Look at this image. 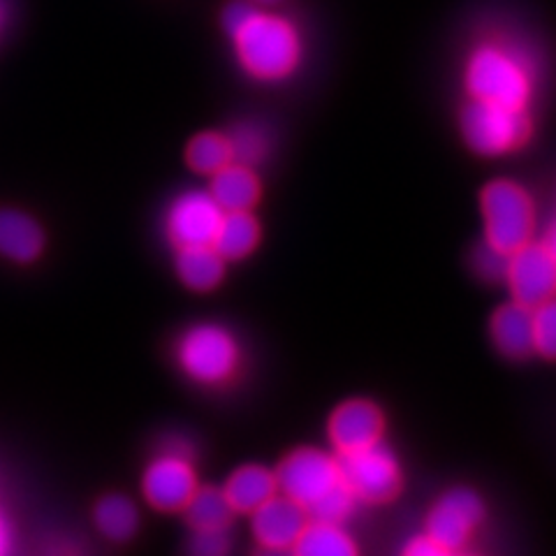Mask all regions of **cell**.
I'll return each instance as SVG.
<instances>
[{
  "mask_svg": "<svg viewBox=\"0 0 556 556\" xmlns=\"http://www.w3.org/2000/svg\"><path fill=\"white\" fill-rule=\"evenodd\" d=\"M230 35L241 65L257 79L288 77L300 63V38L281 16L260 14L253 8Z\"/></svg>",
  "mask_w": 556,
  "mask_h": 556,
  "instance_id": "6da1fadb",
  "label": "cell"
},
{
  "mask_svg": "<svg viewBox=\"0 0 556 556\" xmlns=\"http://www.w3.org/2000/svg\"><path fill=\"white\" fill-rule=\"evenodd\" d=\"M466 89L473 100L525 110L531 98V75L527 63L508 47L482 45L468 61Z\"/></svg>",
  "mask_w": 556,
  "mask_h": 556,
  "instance_id": "7a4b0ae2",
  "label": "cell"
},
{
  "mask_svg": "<svg viewBox=\"0 0 556 556\" xmlns=\"http://www.w3.org/2000/svg\"><path fill=\"white\" fill-rule=\"evenodd\" d=\"M486 243L501 253H515L531 241L533 204L531 198L513 181H494L482 193Z\"/></svg>",
  "mask_w": 556,
  "mask_h": 556,
  "instance_id": "3957f363",
  "label": "cell"
},
{
  "mask_svg": "<svg viewBox=\"0 0 556 556\" xmlns=\"http://www.w3.org/2000/svg\"><path fill=\"white\" fill-rule=\"evenodd\" d=\"M462 128L473 151L482 155H501L527 142L531 121L519 108L473 100L462 114Z\"/></svg>",
  "mask_w": 556,
  "mask_h": 556,
  "instance_id": "277c9868",
  "label": "cell"
},
{
  "mask_svg": "<svg viewBox=\"0 0 556 556\" xmlns=\"http://www.w3.org/2000/svg\"><path fill=\"white\" fill-rule=\"evenodd\" d=\"M341 480L359 501L382 503L390 501L402 490V468H399L392 452L374 443L357 452L339 455Z\"/></svg>",
  "mask_w": 556,
  "mask_h": 556,
  "instance_id": "5b68a950",
  "label": "cell"
},
{
  "mask_svg": "<svg viewBox=\"0 0 556 556\" xmlns=\"http://www.w3.org/2000/svg\"><path fill=\"white\" fill-rule=\"evenodd\" d=\"M181 367L200 382L228 380L239 362L237 343L228 329L218 325H200L184 334L179 343Z\"/></svg>",
  "mask_w": 556,
  "mask_h": 556,
  "instance_id": "8992f818",
  "label": "cell"
},
{
  "mask_svg": "<svg viewBox=\"0 0 556 556\" xmlns=\"http://www.w3.org/2000/svg\"><path fill=\"white\" fill-rule=\"evenodd\" d=\"M341 482L339 462L327 452L311 447L294 450L278 466L276 473V484L281 486L283 494L298 501L306 510Z\"/></svg>",
  "mask_w": 556,
  "mask_h": 556,
  "instance_id": "52a82bcc",
  "label": "cell"
},
{
  "mask_svg": "<svg viewBox=\"0 0 556 556\" xmlns=\"http://www.w3.org/2000/svg\"><path fill=\"white\" fill-rule=\"evenodd\" d=\"M515 302L529 308L556 298V260L545 243H525L508 255L506 276Z\"/></svg>",
  "mask_w": 556,
  "mask_h": 556,
  "instance_id": "ba28073f",
  "label": "cell"
},
{
  "mask_svg": "<svg viewBox=\"0 0 556 556\" xmlns=\"http://www.w3.org/2000/svg\"><path fill=\"white\" fill-rule=\"evenodd\" d=\"M482 521V503L471 490L447 492L429 513L427 535L443 552L462 549Z\"/></svg>",
  "mask_w": 556,
  "mask_h": 556,
  "instance_id": "9c48e42d",
  "label": "cell"
},
{
  "mask_svg": "<svg viewBox=\"0 0 556 556\" xmlns=\"http://www.w3.org/2000/svg\"><path fill=\"white\" fill-rule=\"evenodd\" d=\"M223 214L225 212L212 195L206 193L181 195L177 202H174V206L167 214V235L179 249L206 247V243L214 241Z\"/></svg>",
  "mask_w": 556,
  "mask_h": 556,
  "instance_id": "30bf717a",
  "label": "cell"
},
{
  "mask_svg": "<svg viewBox=\"0 0 556 556\" xmlns=\"http://www.w3.org/2000/svg\"><path fill=\"white\" fill-rule=\"evenodd\" d=\"M308 513L290 496H269L253 510V533L267 549H286L298 543L308 525Z\"/></svg>",
  "mask_w": 556,
  "mask_h": 556,
  "instance_id": "8fae6325",
  "label": "cell"
},
{
  "mask_svg": "<svg viewBox=\"0 0 556 556\" xmlns=\"http://www.w3.org/2000/svg\"><path fill=\"white\" fill-rule=\"evenodd\" d=\"M195 476L184 457L165 455L144 473V496L159 510H181L195 494Z\"/></svg>",
  "mask_w": 556,
  "mask_h": 556,
  "instance_id": "7c38bea8",
  "label": "cell"
},
{
  "mask_svg": "<svg viewBox=\"0 0 556 556\" xmlns=\"http://www.w3.org/2000/svg\"><path fill=\"white\" fill-rule=\"evenodd\" d=\"M380 433V410L369 402H362V399L345 402L334 410L332 420H329V439H332L339 455H348V452H357L362 447L378 443Z\"/></svg>",
  "mask_w": 556,
  "mask_h": 556,
  "instance_id": "4fadbf2b",
  "label": "cell"
},
{
  "mask_svg": "<svg viewBox=\"0 0 556 556\" xmlns=\"http://www.w3.org/2000/svg\"><path fill=\"white\" fill-rule=\"evenodd\" d=\"M45 247V235L38 220L16 208H0V255L14 263H30Z\"/></svg>",
  "mask_w": 556,
  "mask_h": 556,
  "instance_id": "5bb4252c",
  "label": "cell"
},
{
  "mask_svg": "<svg viewBox=\"0 0 556 556\" xmlns=\"http://www.w3.org/2000/svg\"><path fill=\"white\" fill-rule=\"evenodd\" d=\"M492 339L508 357H527L533 353V308L513 302L501 306L492 318Z\"/></svg>",
  "mask_w": 556,
  "mask_h": 556,
  "instance_id": "9a60e30c",
  "label": "cell"
},
{
  "mask_svg": "<svg viewBox=\"0 0 556 556\" xmlns=\"http://www.w3.org/2000/svg\"><path fill=\"white\" fill-rule=\"evenodd\" d=\"M212 195L223 212H249L260 195V184L249 165L230 163L214 172Z\"/></svg>",
  "mask_w": 556,
  "mask_h": 556,
  "instance_id": "2e32d148",
  "label": "cell"
},
{
  "mask_svg": "<svg viewBox=\"0 0 556 556\" xmlns=\"http://www.w3.org/2000/svg\"><path fill=\"white\" fill-rule=\"evenodd\" d=\"M274 492L276 476H271L263 466H243L225 484V496H228L232 510L239 513H253L269 496H274Z\"/></svg>",
  "mask_w": 556,
  "mask_h": 556,
  "instance_id": "e0dca14e",
  "label": "cell"
},
{
  "mask_svg": "<svg viewBox=\"0 0 556 556\" xmlns=\"http://www.w3.org/2000/svg\"><path fill=\"white\" fill-rule=\"evenodd\" d=\"M177 271L184 286L198 292H206L220 283L223 278V257L218 251L206 243V247H184L179 249Z\"/></svg>",
  "mask_w": 556,
  "mask_h": 556,
  "instance_id": "ac0fdd59",
  "label": "cell"
},
{
  "mask_svg": "<svg viewBox=\"0 0 556 556\" xmlns=\"http://www.w3.org/2000/svg\"><path fill=\"white\" fill-rule=\"evenodd\" d=\"M257 237V220L249 212H225L212 247L223 260H241L255 249Z\"/></svg>",
  "mask_w": 556,
  "mask_h": 556,
  "instance_id": "d6986e66",
  "label": "cell"
},
{
  "mask_svg": "<svg viewBox=\"0 0 556 556\" xmlns=\"http://www.w3.org/2000/svg\"><path fill=\"white\" fill-rule=\"evenodd\" d=\"M294 552L302 556H351L355 554V545L348 533L332 521H316L306 525L298 543L292 545Z\"/></svg>",
  "mask_w": 556,
  "mask_h": 556,
  "instance_id": "ffe728a7",
  "label": "cell"
},
{
  "mask_svg": "<svg viewBox=\"0 0 556 556\" xmlns=\"http://www.w3.org/2000/svg\"><path fill=\"white\" fill-rule=\"evenodd\" d=\"M232 506L228 496L214 486L206 490H195L186 503V519L195 531L200 529H228L232 519Z\"/></svg>",
  "mask_w": 556,
  "mask_h": 556,
  "instance_id": "44dd1931",
  "label": "cell"
},
{
  "mask_svg": "<svg viewBox=\"0 0 556 556\" xmlns=\"http://www.w3.org/2000/svg\"><path fill=\"white\" fill-rule=\"evenodd\" d=\"M137 508L132 501L121 494L104 496L96 506V525L98 529L112 538V541H128L137 531Z\"/></svg>",
  "mask_w": 556,
  "mask_h": 556,
  "instance_id": "7402d4cb",
  "label": "cell"
},
{
  "mask_svg": "<svg viewBox=\"0 0 556 556\" xmlns=\"http://www.w3.org/2000/svg\"><path fill=\"white\" fill-rule=\"evenodd\" d=\"M186 159H188V165L195 172L214 174L232 163V149H230L228 137L216 135V132H204V135H198L193 142L188 144Z\"/></svg>",
  "mask_w": 556,
  "mask_h": 556,
  "instance_id": "603a6c76",
  "label": "cell"
},
{
  "mask_svg": "<svg viewBox=\"0 0 556 556\" xmlns=\"http://www.w3.org/2000/svg\"><path fill=\"white\" fill-rule=\"evenodd\" d=\"M533 353L556 359V298L533 306Z\"/></svg>",
  "mask_w": 556,
  "mask_h": 556,
  "instance_id": "cb8c5ba5",
  "label": "cell"
},
{
  "mask_svg": "<svg viewBox=\"0 0 556 556\" xmlns=\"http://www.w3.org/2000/svg\"><path fill=\"white\" fill-rule=\"evenodd\" d=\"M355 501H357L355 494L341 482L332 492H327L320 501L313 503L306 513L316 521H332V525H341V521L353 513Z\"/></svg>",
  "mask_w": 556,
  "mask_h": 556,
  "instance_id": "d4e9b609",
  "label": "cell"
},
{
  "mask_svg": "<svg viewBox=\"0 0 556 556\" xmlns=\"http://www.w3.org/2000/svg\"><path fill=\"white\" fill-rule=\"evenodd\" d=\"M232 149V161L241 165H251L263 159L265 153V137L255 128H239L235 135L228 137Z\"/></svg>",
  "mask_w": 556,
  "mask_h": 556,
  "instance_id": "484cf974",
  "label": "cell"
},
{
  "mask_svg": "<svg viewBox=\"0 0 556 556\" xmlns=\"http://www.w3.org/2000/svg\"><path fill=\"white\" fill-rule=\"evenodd\" d=\"M230 549V533L228 529H200L195 531L190 552L195 554H225Z\"/></svg>",
  "mask_w": 556,
  "mask_h": 556,
  "instance_id": "4316f807",
  "label": "cell"
},
{
  "mask_svg": "<svg viewBox=\"0 0 556 556\" xmlns=\"http://www.w3.org/2000/svg\"><path fill=\"white\" fill-rule=\"evenodd\" d=\"M476 267L484 278H503L506 276V267H508V255L496 251L490 243L476 253Z\"/></svg>",
  "mask_w": 556,
  "mask_h": 556,
  "instance_id": "83f0119b",
  "label": "cell"
},
{
  "mask_svg": "<svg viewBox=\"0 0 556 556\" xmlns=\"http://www.w3.org/2000/svg\"><path fill=\"white\" fill-rule=\"evenodd\" d=\"M406 554H410V556H437V554H445V552H443V547L433 543L429 535H420V538H415V541L406 547Z\"/></svg>",
  "mask_w": 556,
  "mask_h": 556,
  "instance_id": "f1b7e54d",
  "label": "cell"
},
{
  "mask_svg": "<svg viewBox=\"0 0 556 556\" xmlns=\"http://www.w3.org/2000/svg\"><path fill=\"white\" fill-rule=\"evenodd\" d=\"M8 549V529L3 525V519H0V554Z\"/></svg>",
  "mask_w": 556,
  "mask_h": 556,
  "instance_id": "f546056e",
  "label": "cell"
},
{
  "mask_svg": "<svg viewBox=\"0 0 556 556\" xmlns=\"http://www.w3.org/2000/svg\"><path fill=\"white\" fill-rule=\"evenodd\" d=\"M545 247L549 249V253H552V257L556 260V228L549 232V237H547V241H545Z\"/></svg>",
  "mask_w": 556,
  "mask_h": 556,
  "instance_id": "4dcf8cb0",
  "label": "cell"
},
{
  "mask_svg": "<svg viewBox=\"0 0 556 556\" xmlns=\"http://www.w3.org/2000/svg\"><path fill=\"white\" fill-rule=\"evenodd\" d=\"M5 20H8V3L5 0H0V26L5 24Z\"/></svg>",
  "mask_w": 556,
  "mask_h": 556,
  "instance_id": "1f68e13d",
  "label": "cell"
},
{
  "mask_svg": "<svg viewBox=\"0 0 556 556\" xmlns=\"http://www.w3.org/2000/svg\"><path fill=\"white\" fill-rule=\"evenodd\" d=\"M255 3H263V5H276V3H281V0H255Z\"/></svg>",
  "mask_w": 556,
  "mask_h": 556,
  "instance_id": "d6a6232c",
  "label": "cell"
}]
</instances>
